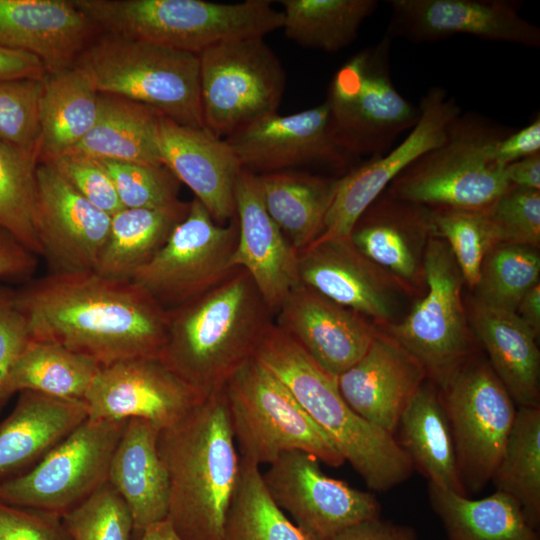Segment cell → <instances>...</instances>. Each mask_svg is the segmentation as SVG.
Segmentation results:
<instances>
[{
    "instance_id": "6da1fadb",
    "label": "cell",
    "mask_w": 540,
    "mask_h": 540,
    "mask_svg": "<svg viewBox=\"0 0 540 540\" xmlns=\"http://www.w3.org/2000/svg\"><path fill=\"white\" fill-rule=\"evenodd\" d=\"M32 340L61 345L101 367L159 357L168 313L131 281L92 272L52 274L15 290Z\"/></svg>"
},
{
    "instance_id": "7a4b0ae2",
    "label": "cell",
    "mask_w": 540,
    "mask_h": 540,
    "mask_svg": "<svg viewBox=\"0 0 540 540\" xmlns=\"http://www.w3.org/2000/svg\"><path fill=\"white\" fill-rule=\"evenodd\" d=\"M163 364L205 398L254 357L274 313L251 276L236 268L220 284L168 311Z\"/></svg>"
},
{
    "instance_id": "3957f363",
    "label": "cell",
    "mask_w": 540,
    "mask_h": 540,
    "mask_svg": "<svg viewBox=\"0 0 540 540\" xmlns=\"http://www.w3.org/2000/svg\"><path fill=\"white\" fill-rule=\"evenodd\" d=\"M224 388L160 430L159 454L169 477L167 520L182 540H224L240 475Z\"/></svg>"
},
{
    "instance_id": "277c9868",
    "label": "cell",
    "mask_w": 540,
    "mask_h": 540,
    "mask_svg": "<svg viewBox=\"0 0 540 540\" xmlns=\"http://www.w3.org/2000/svg\"><path fill=\"white\" fill-rule=\"evenodd\" d=\"M254 357L283 383L369 488L387 491L410 477L414 467L396 437L354 412L339 391L337 377L275 323Z\"/></svg>"
},
{
    "instance_id": "5b68a950",
    "label": "cell",
    "mask_w": 540,
    "mask_h": 540,
    "mask_svg": "<svg viewBox=\"0 0 540 540\" xmlns=\"http://www.w3.org/2000/svg\"><path fill=\"white\" fill-rule=\"evenodd\" d=\"M511 131L485 116L461 112L444 140L411 163L386 191L430 208L486 209L510 187L495 148Z\"/></svg>"
},
{
    "instance_id": "8992f818",
    "label": "cell",
    "mask_w": 540,
    "mask_h": 540,
    "mask_svg": "<svg viewBox=\"0 0 540 540\" xmlns=\"http://www.w3.org/2000/svg\"><path fill=\"white\" fill-rule=\"evenodd\" d=\"M74 66L99 93L143 104L182 125L204 127L198 55L98 33Z\"/></svg>"
},
{
    "instance_id": "52a82bcc",
    "label": "cell",
    "mask_w": 540,
    "mask_h": 540,
    "mask_svg": "<svg viewBox=\"0 0 540 540\" xmlns=\"http://www.w3.org/2000/svg\"><path fill=\"white\" fill-rule=\"evenodd\" d=\"M224 394L241 459L270 465L283 453L299 450L331 467L345 463L289 390L255 357L232 375Z\"/></svg>"
},
{
    "instance_id": "ba28073f",
    "label": "cell",
    "mask_w": 540,
    "mask_h": 540,
    "mask_svg": "<svg viewBox=\"0 0 540 540\" xmlns=\"http://www.w3.org/2000/svg\"><path fill=\"white\" fill-rule=\"evenodd\" d=\"M110 24L119 37L199 55L221 42L264 38L282 28L283 15L269 0H118Z\"/></svg>"
},
{
    "instance_id": "9c48e42d",
    "label": "cell",
    "mask_w": 540,
    "mask_h": 540,
    "mask_svg": "<svg viewBox=\"0 0 540 540\" xmlns=\"http://www.w3.org/2000/svg\"><path fill=\"white\" fill-rule=\"evenodd\" d=\"M425 292L395 323L379 327L399 343L442 389L476 353L461 271L446 242L432 235L424 258Z\"/></svg>"
},
{
    "instance_id": "30bf717a",
    "label": "cell",
    "mask_w": 540,
    "mask_h": 540,
    "mask_svg": "<svg viewBox=\"0 0 540 540\" xmlns=\"http://www.w3.org/2000/svg\"><path fill=\"white\" fill-rule=\"evenodd\" d=\"M391 41L385 33L378 43L353 55L328 87L325 102L334 127L358 160L385 154L420 117L419 107L404 98L392 81Z\"/></svg>"
},
{
    "instance_id": "8fae6325",
    "label": "cell",
    "mask_w": 540,
    "mask_h": 540,
    "mask_svg": "<svg viewBox=\"0 0 540 540\" xmlns=\"http://www.w3.org/2000/svg\"><path fill=\"white\" fill-rule=\"evenodd\" d=\"M198 57L201 115L208 131L225 138L278 112L286 74L263 37L221 42Z\"/></svg>"
},
{
    "instance_id": "7c38bea8",
    "label": "cell",
    "mask_w": 540,
    "mask_h": 540,
    "mask_svg": "<svg viewBox=\"0 0 540 540\" xmlns=\"http://www.w3.org/2000/svg\"><path fill=\"white\" fill-rule=\"evenodd\" d=\"M128 420L86 419L28 471L0 483V501L64 515L108 482Z\"/></svg>"
},
{
    "instance_id": "4fadbf2b",
    "label": "cell",
    "mask_w": 540,
    "mask_h": 540,
    "mask_svg": "<svg viewBox=\"0 0 540 540\" xmlns=\"http://www.w3.org/2000/svg\"><path fill=\"white\" fill-rule=\"evenodd\" d=\"M462 487L481 491L500 460L516 408L487 359L471 356L442 388Z\"/></svg>"
},
{
    "instance_id": "5bb4252c",
    "label": "cell",
    "mask_w": 540,
    "mask_h": 540,
    "mask_svg": "<svg viewBox=\"0 0 540 540\" xmlns=\"http://www.w3.org/2000/svg\"><path fill=\"white\" fill-rule=\"evenodd\" d=\"M238 238L236 217L214 221L194 198L165 244L132 278L164 310L171 311L208 292L236 268L230 260Z\"/></svg>"
},
{
    "instance_id": "9a60e30c",
    "label": "cell",
    "mask_w": 540,
    "mask_h": 540,
    "mask_svg": "<svg viewBox=\"0 0 540 540\" xmlns=\"http://www.w3.org/2000/svg\"><path fill=\"white\" fill-rule=\"evenodd\" d=\"M224 139L242 168L256 175L321 169L341 177L360 163L341 141L325 101L293 114L264 116Z\"/></svg>"
},
{
    "instance_id": "2e32d148",
    "label": "cell",
    "mask_w": 540,
    "mask_h": 540,
    "mask_svg": "<svg viewBox=\"0 0 540 540\" xmlns=\"http://www.w3.org/2000/svg\"><path fill=\"white\" fill-rule=\"evenodd\" d=\"M320 461L299 450L283 453L265 473V486L312 540H331L358 523L380 517L381 506L370 492L326 475Z\"/></svg>"
},
{
    "instance_id": "e0dca14e",
    "label": "cell",
    "mask_w": 540,
    "mask_h": 540,
    "mask_svg": "<svg viewBox=\"0 0 540 540\" xmlns=\"http://www.w3.org/2000/svg\"><path fill=\"white\" fill-rule=\"evenodd\" d=\"M418 107V122L397 147L369 158L339 178L322 233L314 242L349 239L366 208L411 163L439 145L449 124L462 112L456 99L440 86L431 87Z\"/></svg>"
},
{
    "instance_id": "ac0fdd59",
    "label": "cell",
    "mask_w": 540,
    "mask_h": 540,
    "mask_svg": "<svg viewBox=\"0 0 540 540\" xmlns=\"http://www.w3.org/2000/svg\"><path fill=\"white\" fill-rule=\"evenodd\" d=\"M35 179V225L49 273L95 271L111 215L86 200L50 163H38Z\"/></svg>"
},
{
    "instance_id": "d6986e66",
    "label": "cell",
    "mask_w": 540,
    "mask_h": 540,
    "mask_svg": "<svg viewBox=\"0 0 540 540\" xmlns=\"http://www.w3.org/2000/svg\"><path fill=\"white\" fill-rule=\"evenodd\" d=\"M203 399L159 357H145L101 367L84 403L88 419L140 418L162 430L185 417Z\"/></svg>"
},
{
    "instance_id": "ffe728a7",
    "label": "cell",
    "mask_w": 540,
    "mask_h": 540,
    "mask_svg": "<svg viewBox=\"0 0 540 540\" xmlns=\"http://www.w3.org/2000/svg\"><path fill=\"white\" fill-rule=\"evenodd\" d=\"M386 34L421 43L458 34L525 47L540 46V28L520 15L514 0H389Z\"/></svg>"
},
{
    "instance_id": "44dd1931",
    "label": "cell",
    "mask_w": 540,
    "mask_h": 540,
    "mask_svg": "<svg viewBox=\"0 0 540 540\" xmlns=\"http://www.w3.org/2000/svg\"><path fill=\"white\" fill-rule=\"evenodd\" d=\"M299 279L378 327L397 322L401 300L410 295L391 275L363 256L350 239L314 242L300 252Z\"/></svg>"
},
{
    "instance_id": "7402d4cb",
    "label": "cell",
    "mask_w": 540,
    "mask_h": 540,
    "mask_svg": "<svg viewBox=\"0 0 540 540\" xmlns=\"http://www.w3.org/2000/svg\"><path fill=\"white\" fill-rule=\"evenodd\" d=\"M275 325L322 369L338 377L367 351L378 327L300 283L275 313Z\"/></svg>"
},
{
    "instance_id": "603a6c76",
    "label": "cell",
    "mask_w": 540,
    "mask_h": 540,
    "mask_svg": "<svg viewBox=\"0 0 540 540\" xmlns=\"http://www.w3.org/2000/svg\"><path fill=\"white\" fill-rule=\"evenodd\" d=\"M432 235L430 207L385 190L358 218L349 239L363 256L414 294L425 290L424 258Z\"/></svg>"
},
{
    "instance_id": "cb8c5ba5",
    "label": "cell",
    "mask_w": 540,
    "mask_h": 540,
    "mask_svg": "<svg viewBox=\"0 0 540 540\" xmlns=\"http://www.w3.org/2000/svg\"><path fill=\"white\" fill-rule=\"evenodd\" d=\"M238 238L230 264L244 269L274 313L297 285L299 253L268 214L258 175L242 168L235 186Z\"/></svg>"
},
{
    "instance_id": "d4e9b609",
    "label": "cell",
    "mask_w": 540,
    "mask_h": 540,
    "mask_svg": "<svg viewBox=\"0 0 540 540\" xmlns=\"http://www.w3.org/2000/svg\"><path fill=\"white\" fill-rule=\"evenodd\" d=\"M158 147L163 165L193 191L216 223L236 217L235 186L242 166L224 138L161 115Z\"/></svg>"
},
{
    "instance_id": "484cf974",
    "label": "cell",
    "mask_w": 540,
    "mask_h": 540,
    "mask_svg": "<svg viewBox=\"0 0 540 540\" xmlns=\"http://www.w3.org/2000/svg\"><path fill=\"white\" fill-rule=\"evenodd\" d=\"M426 379L418 361L378 327L365 354L337 384L354 412L395 436L405 406Z\"/></svg>"
},
{
    "instance_id": "4316f807",
    "label": "cell",
    "mask_w": 540,
    "mask_h": 540,
    "mask_svg": "<svg viewBox=\"0 0 540 540\" xmlns=\"http://www.w3.org/2000/svg\"><path fill=\"white\" fill-rule=\"evenodd\" d=\"M96 33L72 0H0V46L38 57L48 73L72 67Z\"/></svg>"
},
{
    "instance_id": "83f0119b",
    "label": "cell",
    "mask_w": 540,
    "mask_h": 540,
    "mask_svg": "<svg viewBox=\"0 0 540 540\" xmlns=\"http://www.w3.org/2000/svg\"><path fill=\"white\" fill-rule=\"evenodd\" d=\"M159 432L149 421L129 419L108 471V483L126 503L140 534L168 516L169 477L158 450Z\"/></svg>"
},
{
    "instance_id": "f1b7e54d",
    "label": "cell",
    "mask_w": 540,
    "mask_h": 540,
    "mask_svg": "<svg viewBox=\"0 0 540 540\" xmlns=\"http://www.w3.org/2000/svg\"><path fill=\"white\" fill-rule=\"evenodd\" d=\"M87 418L82 401L19 392L0 422V483L28 471Z\"/></svg>"
},
{
    "instance_id": "f546056e",
    "label": "cell",
    "mask_w": 540,
    "mask_h": 540,
    "mask_svg": "<svg viewBox=\"0 0 540 540\" xmlns=\"http://www.w3.org/2000/svg\"><path fill=\"white\" fill-rule=\"evenodd\" d=\"M466 308L475 339L513 401L518 406H540V352L535 332L516 312L490 307L473 297Z\"/></svg>"
},
{
    "instance_id": "4dcf8cb0",
    "label": "cell",
    "mask_w": 540,
    "mask_h": 540,
    "mask_svg": "<svg viewBox=\"0 0 540 540\" xmlns=\"http://www.w3.org/2000/svg\"><path fill=\"white\" fill-rule=\"evenodd\" d=\"M399 445L429 483L467 495L441 390L426 379L405 406L396 429ZM395 433V434H396Z\"/></svg>"
},
{
    "instance_id": "1f68e13d",
    "label": "cell",
    "mask_w": 540,
    "mask_h": 540,
    "mask_svg": "<svg viewBox=\"0 0 540 540\" xmlns=\"http://www.w3.org/2000/svg\"><path fill=\"white\" fill-rule=\"evenodd\" d=\"M339 178L302 170L258 175L268 214L298 253L322 233Z\"/></svg>"
},
{
    "instance_id": "d6a6232c",
    "label": "cell",
    "mask_w": 540,
    "mask_h": 540,
    "mask_svg": "<svg viewBox=\"0 0 540 540\" xmlns=\"http://www.w3.org/2000/svg\"><path fill=\"white\" fill-rule=\"evenodd\" d=\"M99 112V92L74 65L46 73L40 106L38 163L71 151L91 130Z\"/></svg>"
},
{
    "instance_id": "836d02e7",
    "label": "cell",
    "mask_w": 540,
    "mask_h": 540,
    "mask_svg": "<svg viewBox=\"0 0 540 540\" xmlns=\"http://www.w3.org/2000/svg\"><path fill=\"white\" fill-rule=\"evenodd\" d=\"M160 116L143 104L99 93L95 124L69 152L101 160L163 165L158 147Z\"/></svg>"
},
{
    "instance_id": "e575fe53",
    "label": "cell",
    "mask_w": 540,
    "mask_h": 540,
    "mask_svg": "<svg viewBox=\"0 0 540 540\" xmlns=\"http://www.w3.org/2000/svg\"><path fill=\"white\" fill-rule=\"evenodd\" d=\"M429 499L448 540H540L518 502L501 491L470 499L429 483Z\"/></svg>"
},
{
    "instance_id": "d590c367",
    "label": "cell",
    "mask_w": 540,
    "mask_h": 540,
    "mask_svg": "<svg viewBox=\"0 0 540 540\" xmlns=\"http://www.w3.org/2000/svg\"><path fill=\"white\" fill-rule=\"evenodd\" d=\"M188 208L189 203L176 210L123 208L111 215L108 237L95 272L112 280L130 282L165 244Z\"/></svg>"
},
{
    "instance_id": "8d00e7d4",
    "label": "cell",
    "mask_w": 540,
    "mask_h": 540,
    "mask_svg": "<svg viewBox=\"0 0 540 540\" xmlns=\"http://www.w3.org/2000/svg\"><path fill=\"white\" fill-rule=\"evenodd\" d=\"M284 35L296 44L338 52L357 37L376 0H281Z\"/></svg>"
},
{
    "instance_id": "74e56055",
    "label": "cell",
    "mask_w": 540,
    "mask_h": 540,
    "mask_svg": "<svg viewBox=\"0 0 540 540\" xmlns=\"http://www.w3.org/2000/svg\"><path fill=\"white\" fill-rule=\"evenodd\" d=\"M101 366L61 345L32 340L12 371L14 393L33 391L49 397L82 401Z\"/></svg>"
},
{
    "instance_id": "f35d334b",
    "label": "cell",
    "mask_w": 540,
    "mask_h": 540,
    "mask_svg": "<svg viewBox=\"0 0 540 540\" xmlns=\"http://www.w3.org/2000/svg\"><path fill=\"white\" fill-rule=\"evenodd\" d=\"M497 491L514 498L528 523H540V406H519L493 473Z\"/></svg>"
},
{
    "instance_id": "ab89813d",
    "label": "cell",
    "mask_w": 540,
    "mask_h": 540,
    "mask_svg": "<svg viewBox=\"0 0 540 540\" xmlns=\"http://www.w3.org/2000/svg\"><path fill=\"white\" fill-rule=\"evenodd\" d=\"M259 467L241 459L239 480L226 517L224 540H312L276 505Z\"/></svg>"
},
{
    "instance_id": "60d3db41",
    "label": "cell",
    "mask_w": 540,
    "mask_h": 540,
    "mask_svg": "<svg viewBox=\"0 0 540 540\" xmlns=\"http://www.w3.org/2000/svg\"><path fill=\"white\" fill-rule=\"evenodd\" d=\"M539 248L498 243L485 255L473 298L515 312L525 293L540 283Z\"/></svg>"
},
{
    "instance_id": "b9f144b4",
    "label": "cell",
    "mask_w": 540,
    "mask_h": 540,
    "mask_svg": "<svg viewBox=\"0 0 540 540\" xmlns=\"http://www.w3.org/2000/svg\"><path fill=\"white\" fill-rule=\"evenodd\" d=\"M37 165L34 158L0 140V227L42 256L35 225Z\"/></svg>"
},
{
    "instance_id": "7bdbcfd3",
    "label": "cell",
    "mask_w": 540,
    "mask_h": 540,
    "mask_svg": "<svg viewBox=\"0 0 540 540\" xmlns=\"http://www.w3.org/2000/svg\"><path fill=\"white\" fill-rule=\"evenodd\" d=\"M431 210L433 234L446 242L465 284L473 290L485 255L500 243L487 208L436 207Z\"/></svg>"
},
{
    "instance_id": "ee69618b",
    "label": "cell",
    "mask_w": 540,
    "mask_h": 540,
    "mask_svg": "<svg viewBox=\"0 0 540 540\" xmlns=\"http://www.w3.org/2000/svg\"><path fill=\"white\" fill-rule=\"evenodd\" d=\"M101 161L124 208L176 210L188 205L179 200L180 182L165 165Z\"/></svg>"
},
{
    "instance_id": "f6af8a7d",
    "label": "cell",
    "mask_w": 540,
    "mask_h": 540,
    "mask_svg": "<svg viewBox=\"0 0 540 540\" xmlns=\"http://www.w3.org/2000/svg\"><path fill=\"white\" fill-rule=\"evenodd\" d=\"M43 79L0 81V140L37 162Z\"/></svg>"
},
{
    "instance_id": "bcb514c9",
    "label": "cell",
    "mask_w": 540,
    "mask_h": 540,
    "mask_svg": "<svg viewBox=\"0 0 540 540\" xmlns=\"http://www.w3.org/2000/svg\"><path fill=\"white\" fill-rule=\"evenodd\" d=\"M71 540H130L134 523L117 491L107 482L62 515Z\"/></svg>"
},
{
    "instance_id": "7dc6e473",
    "label": "cell",
    "mask_w": 540,
    "mask_h": 540,
    "mask_svg": "<svg viewBox=\"0 0 540 540\" xmlns=\"http://www.w3.org/2000/svg\"><path fill=\"white\" fill-rule=\"evenodd\" d=\"M487 211L500 243L539 248L540 190L510 186Z\"/></svg>"
},
{
    "instance_id": "c3c4849f",
    "label": "cell",
    "mask_w": 540,
    "mask_h": 540,
    "mask_svg": "<svg viewBox=\"0 0 540 540\" xmlns=\"http://www.w3.org/2000/svg\"><path fill=\"white\" fill-rule=\"evenodd\" d=\"M91 204L113 215L122 206L114 183L100 159L69 152L46 162Z\"/></svg>"
},
{
    "instance_id": "681fc988",
    "label": "cell",
    "mask_w": 540,
    "mask_h": 540,
    "mask_svg": "<svg viewBox=\"0 0 540 540\" xmlns=\"http://www.w3.org/2000/svg\"><path fill=\"white\" fill-rule=\"evenodd\" d=\"M31 341L26 318L15 301V290L0 287V412L15 394L12 371Z\"/></svg>"
},
{
    "instance_id": "f907efd6",
    "label": "cell",
    "mask_w": 540,
    "mask_h": 540,
    "mask_svg": "<svg viewBox=\"0 0 540 540\" xmlns=\"http://www.w3.org/2000/svg\"><path fill=\"white\" fill-rule=\"evenodd\" d=\"M0 540H71L62 516L0 501Z\"/></svg>"
},
{
    "instance_id": "816d5d0a",
    "label": "cell",
    "mask_w": 540,
    "mask_h": 540,
    "mask_svg": "<svg viewBox=\"0 0 540 540\" xmlns=\"http://www.w3.org/2000/svg\"><path fill=\"white\" fill-rule=\"evenodd\" d=\"M37 255L0 227V278L27 280L37 268Z\"/></svg>"
},
{
    "instance_id": "f5cc1de1",
    "label": "cell",
    "mask_w": 540,
    "mask_h": 540,
    "mask_svg": "<svg viewBox=\"0 0 540 540\" xmlns=\"http://www.w3.org/2000/svg\"><path fill=\"white\" fill-rule=\"evenodd\" d=\"M540 152V117L528 125L504 136L495 148V160L500 166Z\"/></svg>"
},
{
    "instance_id": "db71d44e",
    "label": "cell",
    "mask_w": 540,
    "mask_h": 540,
    "mask_svg": "<svg viewBox=\"0 0 540 540\" xmlns=\"http://www.w3.org/2000/svg\"><path fill=\"white\" fill-rule=\"evenodd\" d=\"M331 540H419L409 526L395 524L379 518L358 523Z\"/></svg>"
},
{
    "instance_id": "11a10c76",
    "label": "cell",
    "mask_w": 540,
    "mask_h": 540,
    "mask_svg": "<svg viewBox=\"0 0 540 540\" xmlns=\"http://www.w3.org/2000/svg\"><path fill=\"white\" fill-rule=\"evenodd\" d=\"M47 71L36 56L0 46V81L43 79Z\"/></svg>"
},
{
    "instance_id": "9f6ffc18",
    "label": "cell",
    "mask_w": 540,
    "mask_h": 540,
    "mask_svg": "<svg viewBox=\"0 0 540 540\" xmlns=\"http://www.w3.org/2000/svg\"><path fill=\"white\" fill-rule=\"evenodd\" d=\"M503 175L510 186L540 190V152L506 164Z\"/></svg>"
},
{
    "instance_id": "6f0895ef",
    "label": "cell",
    "mask_w": 540,
    "mask_h": 540,
    "mask_svg": "<svg viewBox=\"0 0 540 540\" xmlns=\"http://www.w3.org/2000/svg\"><path fill=\"white\" fill-rule=\"evenodd\" d=\"M517 315L535 332L540 333V283L530 288L520 300Z\"/></svg>"
},
{
    "instance_id": "680465c9",
    "label": "cell",
    "mask_w": 540,
    "mask_h": 540,
    "mask_svg": "<svg viewBox=\"0 0 540 540\" xmlns=\"http://www.w3.org/2000/svg\"><path fill=\"white\" fill-rule=\"evenodd\" d=\"M140 540H182L166 519L156 523L141 533Z\"/></svg>"
}]
</instances>
